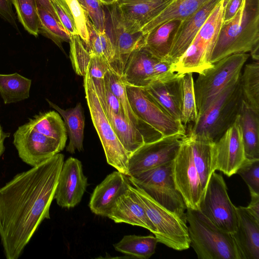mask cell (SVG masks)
Segmentation results:
<instances>
[{
	"label": "cell",
	"instance_id": "obj_34",
	"mask_svg": "<svg viewBox=\"0 0 259 259\" xmlns=\"http://www.w3.org/2000/svg\"><path fill=\"white\" fill-rule=\"evenodd\" d=\"M38 17V33L51 39L63 50L62 43L69 42L71 35L61 22L48 11L36 4Z\"/></svg>",
	"mask_w": 259,
	"mask_h": 259
},
{
	"label": "cell",
	"instance_id": "obj_26",
	"mask_svg": "<svg viewBox=\"0 0 259 259\" xmlns=\"http://www.w3.org/2000/svg\"><path fill=\"white\" fill-rule=\"evenodd\" d=\"M46 100L64 119L69 139L66 151L71 154H74L76 150L82 151L83 150L84 115L81 103H77L74 107L64 110L48 99Z\"/></svg>",
	"mask_w": 259,
	"mask_h": 259
},
{
	"label": "cell",
	"instance_id": "obj_4",
	"mask_svg": "<svg viewBox=\"0 0 259 259\" xmlns=\"http://www.w3.org/2000/svg\"><path fill=\"white\" fill-rule=\"evenodd\" d=\"M243 100L240 76L218 94L195 123L189 124L186 133L216 142L235 121Z\"/></svg>",
	"mask_w": 259,
	"mask_h": 259
},
{
	"label": "cell",
	"instance_id": "obj_37",
	"mask_svg": "<svg viewBox=\"0 0 259 259\" xmlns=\"http://www.w3.org/2000/svg\"><path fill=\"white\" fill-rule=\"evenodd\" d=\"M192 73L184 74L183 78V103L180 121L185 127L195 123L198 117Z\"/></svg>",
	"mask_w": 259,
	"mask_h": 259
},
{
	"label": "cell",
	"instance_id": "obj_8",
	"mask_svg": "<svg viewBox=\"0 0 259 259\" xmlns=\"http://www.w3.org/2000/svg\"><path fill=\"white\" fill-rule=\"evenodd\" d=\"M83 77L87 103L106 161L117 170L127 176L128 162L131 154L125 149L110 123L95 92L92 78L88 69Z\"/></svg>",
	"mask_w": 259,
	"mask_h": 259
},
{
	"label": "cell",
	"instance_id": "obj_30",
	"mask_svg": "<svg viewBox=\"0 0 259 259\" xmlns=\"http://www.w3.org/2000/svg\"><path fill=\"white\" fill-rule=\"evenodd\" d=\"M99 101L115 134L131 155L145 144L142 135L126 119L124 115L116 114L106 103Z\"/></svg>",
	"mask_w": 259,
	"mask_h": 259
},
{
	"label": "cell",
	"instance_id": "obj_43",
	"mask_svg": "<svg viewBox=\"0 0 259 259\" xmlns=\"http://www.w3.org/2000/svg\"><path fill=\"white\" fill-rule=\"evenodd\" d=\"M74 18L78 34L85 46L89 43L88 16L77 0H65Z\"/></svg>",
	"mask_w": 259,
	"mask_h": 259
},
{
	"label": "cell",
	"instance_id": "obj_18",
	"mask_svg": "<svg viewBox=\"0 0 259 259\" xmlns=\"http://www.w3.org/2000/svg\"><path fill=\"white\" fill-rule=\"evenodd\" d=\"M221 1L210 0L194 14L180 22L174 33L166 61L174 63L184 54Z\"/></svg>",
	"mask_w": 259,
	"mask_h": 259
},
{
	"label": "cell",
	"instance_id": "obj_3",
	"mask_svg": "<svg viewBox=\"0 0 259 259\" xmlns=\"http://www.w3.org/2000/svg\"><path fill=\"white\" fill-rule=\"evenodd\" d=\"M259 45L258 0H244L229 20L223 22L210 62L233 54L246 53Z\"/></svg>",
	"mask_w": 259,
	"mask_h": 259
},
{
	"label": "cell",
	"instance_id": "obj_17",
	"mask_svg": "<svg viewBox=\"0 0 259 259\" xmlns=\"http://www.w3.org/2000/svg\"><path fill=\"white\" fill-rule=\"evenodd\" d=\"M88 186L81 161L70 157L64 161L54 199L61 207H74L80 202Z\"/></svg>",
	"mask_w": 259,
	"mask_h": 259
},
{
	"label": "cell",
	"instance_id": "obj_29",
	"mask_svg": "<svg viewBox=\"0 0 259 259\" xmlns=\"http://www.w3.org/2000/svg\"><path fill=\"white\" fill-rule=\"evenodd\" d=\"M180 22L170 21L156 27L145 35L142 47L156 59L166 61L174 33Z\"/></svg>",
	"mask_w": 259,
	"mask_h": 259
},
{
	"label": "cell",
	"instance_id": "obj_24",
	"mask_svg": "<svg viewBox=\"0 0 259 259\" xmlns=\"http://www.w3.org/2000/svg\"><path fill=\"white\" fill-rule=\"evenodd\" d=\"M158 60L144 48L138 49L130 56L121 78L125 84L145 88L153 81L154 65Z\"/></svg>",
	"mask_w": 259,
	"mask_h": 259
},
{
	"label": "cell",
	"instance_id": "obj_19",
	"mask_svg": "<svg viewBox=\"0 0 259 259\" xmlns=\"http://www.w3.org/2000/svg\"><path fill=\"white\" fill-rule=\"evenodd\" d=\"M131 185L128 176L117 170L108 175L94 190L89 206L94 213L107 217L117 199Z\"/></svg>",
	"mask_w": 259,
	"mask_h": 259
},
{
	"label": "cell",
	"instance_id": "obj_40",
	"mask_svg": "<svg viewBox=\"0 0 259 259\" xmlns=\"http://www.w3.org/2000/svg\"><path fill=\"white\" fill-rule=\"evenodd\" d=\"M236 174L245 182L250 193L259 194V159L246 158Z\"/></svg>",
	"mask_w": 259,
	"mask_h": 259
},
{
	"label": "cell",
	"instance_id": "obj_35",
	"mask_svg": "<svg viewBox=\"0 0 259 259\" xmlns=\"http://www.w3.org/2000/svg\"><path fill=\"white\" fill-rule=\"evenodd\" d=\"M89 43L86 48L90 54L102 57L109 64L110 70L114 62L115 52L112 42L105 30H98L90 21H87Z\"/></svg>",
	"mask_w": 259,
	"mask_h": 259
},
{
	"label": "cell",
	"instance_id": "obj_50",
	"mask_svg": "<svg viewBox=\"0 0 259 259\" xmlns=\"http://www.w3.org/2000/svg\"><path fill=\"white\" fill-rule=\"evenodd\" d=\"M36 4L40 6L50 13H51L58 21L60 22L57 16L51 0H36Z\"/></svg>",
	"mask_w": 259,
	"mask_h": 259
},
{
	"label": "cell",
	"instance_id": "obj_33",
	"mask_svg": "<svg viewBox=\"0 0 259 259\" xmlns=\"http://www.w3.org/2000/svg\"><path fill=\"white\" fill-rule=\"evenodd\" d=\"M32 80L18 73L0 74V95L5 104L17 103L29 97Z\"/></svg>",
	"mask_w": 259,
	"mask_h": 259
},
{
	"label": "cell",
	"instance_id": "obj_25",
	"mask_svg": "<svg viewBox=\"0 0 259 259\" xmlns=\"http://www.w3.org/2000/svg\"><path fill=\"white\" fill-rule=\"evenodd\" d=\"M172 0H132L118 1L124 18L140 29L162 11Z\"/></svg>",
	"mask_w": 259,
	"mask_h": 259
},
{
	"label": "cell",
	"instance_id": "obj_23",
	"mask_svg": "<svg viewBox=\"0 0 259 259\" xmlns=\"http://www.w3.org/2000/svg\"><path fill=\"white\" fill-rule=\"evenodd\" d=\"M104 79L119 101L126 119L142 135L145 144L154 142L163 137L160 133L135 113L128 99L125 84L120 76L110 70Z\"/></svg>",
	"mask_w": 259,
	"mask_h": 259
},
{
	"label": "cell",
	"instance_id": "obj_44",
	"mask_svg": "<svg viewBox=\"0 0 259 259\" xmlns=\"http://www.w3.org/2000/svg\"><path fill=\"white\" fill-rule=\"evenodd\" d=\"M60 22L70 35L78 34L72 13L65 0H51Z\"/></svg>",
	"mask_w": 259,
	"mask_h": 259
},
{
	"label": "cell",
	"instance_id": "obj_51",
	"mask_svg": "<svg viewBox=\"0 0 259 259\" xmlns=\"http://www.w3.org/2000/svg\"><path fill=\"white\" fill-rule=\"evenodd\" d=\"M10 133L5 132L0 124V157L3 154L5 150L4 142L6 138L9 137Z\"/></svg>",
	"mask_w": 259,
	"mask_h": 259
},
{
	"label": "cell",
	"instance_id": "obj_38",
	"mask_svg": "<svg viewBox=\"0 0 259 259\" xmlns=\"http://www.w3.org/2000/svg\"><path fill=\"white\" fill-rule=\"evenodd\" d=\"M19 21L30 34L38 35V17L36 0H11Z\"/></svg>",
	"mask_w": 259,
	"mask_h": 259
},
{
	"label": "cell",
	"instance_id": "obj_48",
	"mask_svg": "<svg viewBox=\"0 0 259 259\" xmlns=\"http://www.w3.org/2000/svg\"><path fill=\"white\" fill-rule=\"evenodd\" d=\"M244 0H225L224 22L231 19L237 13Z\"/></svg>",
	"mask_w": 259,
	"mask_h": 259
},
{
	"label": "cell",
	"instance_id": "obj_11",
	"mask_svg": "<svg viewBox=\"0 0 259 259\" xmlns=\"http://www.w3.org/2000/svg\"><path fill=\"white\" fill-rule=\"evenodd\" d=\"M219 229L231 234L236 230V207L231 202L225 181L213 171L209 179L198 209Z\"/></svg>",
	"mask_w": 259,
	"mask_h": 259
},
{
	"label": "cell",
	"instance_id": "obj_46",
	"mask_svg": "<svg viewBox=\"0 0 259 259\" xmlns=\"http://www.w3.org/2000/svg\"><path fill=\"white\" fill-rule=\"evenodd\" d=\"M170 67L168 62L159 60L154 65L153 81L167 79L175 75L176 72L171 71Z\"/></svg>",
	"mask_w": 259,
	"mask_h": 259
},
{
	"label": "cell",
	"instance_id": "obj_20",
	"mask_svg": "<svg viewBox=\"0 0 259 259\" xmlns=\"http://www.w3.org/2000/svg\"><path fill=\"white\" fill-rule=\"evenodd\" d=\"M131 186L117 199L107 217L116 223H126L146 228L154 234L155 228Z\"/></svg>",
	"mask_w": 259,
	"mask_h": 259
},
{
	"label": "cell",
	"instance_id": "obj_16",
	"mask_svg": "<svg viewBox=\"0 0 259 259\" xmlns=\"http://www.w3.org/2000/svg\"><path fill=\"white\" fill-rule=\"evenodd\" d=\"M212 153L215 170L228 177L236 174L246 159L238 116L232 125L213 143Z\"/></svg>",
	"mask_w": 259,
	"mask_h": 259
},
{
	"label": "cell",
	"instance_id": "obj_9",
	"mask_svg": "<svg viewBox=\"0 0 259 259\" xmlns=\"http://www.w3.org/2000/svg\"><path fill=\"white\" fill-rule=\"evenodd\" d=\"M172 162L128 176V178L133 186L142 189L161 205L186 219L187 206L176 187Z\"/></svg>",
	"mask_w": 259,
	"mask_h": 259
},
{
	"label": "cell",
	"instance_id": "obj_27",
	"mask_svg": "<svg viewBox=\"0 0 259 259\" xmlns=\"http://www.w3.org/2000/svg\"><path fill=\"white\" fill-rule=\"evenodd\" d=\"M210 0H172L157 15L141 29L145 35L156 27L165 22L183 21L196 12Z\"/></svg>",
	"mask_w": 259,
	"mask_h": 259
},
{
	"label": "cell",
	"instance_id": "obj_39",
	"mask_svg": "<svg viewBox=\"0 0 259 259\" xmlns=\"http://www.w3.org/2000/svg\"><path fill=\"white\" fill-rule=\"evenodd\" d=\"M69 43L72 67L77 75L84 76L90 61V54L79 35H71Z\"/></svg>",
	"mask_w": 259,
	"mask_h": 259
},
{
	"label": "cell",
	"instance_id": "obj_41",
	"mask_svg": "<svg viewBox=\"0 0 259 259\" xmlns=\"http://www.w3.org/2000/svg\"><path fill=\"white\" fill-rule=\"evenodd\" d=\"M90 21L99 30H105L106 13L104 5L99 0H77Z\"/></svg>",
	"mask_w": 259,
	"mask_h": 259
},
{
	"label": "cell",
	"instance_id": "obj_54",
	"mask_svg": "<svg viewBox=\"0 0 259 259\" xmlns=\"http://www.w3.org/2000/svg\"><path fill=\"white\" fill-rule=\"evenodd\" d=\"M132 1V0H118V1L122 2V1ZM117 1V2H118Z\"/></svg>",
	"mask_w": 259,
	"mask_h": 259
},
{
	"label": "cell",
	"instance_id": "obj_6",
	"mask_svg": "<svg viewBox=\"0 0 259 259\" xmlns=\"http://www.w3.org/2000/svg\"><path fill=\"white\" fill-rule=\"evenodd\" d=\"M249 56L247 53L231 55L199 73L194 82L198 115L209 107L224 89L240 77Z\"/></svg>",
	"mask_w": 259,
	"mask_h": 259
},
{
	"label": "cell",
	"instance_id": "obj_12",
	"mask_svg": "<svg viewBox=\"0 0 259 259\" xmlns=\"http://www.w3.org/2000/svg\"><path fill=\"white\" fill-rule=\"evenodd\" d=\"M127 96L135 113L163 137L186 134L185 127L174 119L144 88L125 84Z\"/></svg>",
	"mask_w": 259,
	"mask_h": 259
},
{
	"label": "cell",
	"instance_id": "obj_13",
	"mask_svg": "<svg viewBox=\"0 0 259 259\" xmlns=\"http://www.w3.org/2000/svg\"><path fill=\"white\" fill-rule=\"evenodd\" d=\"M225 0H221L197 33L185 51L186 58L197 70L211 66V55L224 22Z\"/></svg>",
	"mask_w": 259,
	"mask_h": 259
},
{
	"label": "cell",
	"instance_id": "obj_15",
	"mask_svg": "<svg viewBox=\"0 0 259 259\" xmlns=\"http://www.w3.org/2000/svg\"><path fill=\"white\" fill-rule=\"evenodd\" d=\"M13 137L19 157L32 167L63 150L58 141L34 130L27 122L18 127Z\"/></svg>",
	"mask_w": 259,
	"mask_h": 259
},
{
	"label": "cell",
	"instance_id": "obj_42",
	"mask_svg": "<svg viewBox=\"0 0 259 259\" xmlns=\"http://www.w3.org/2000/svg\"><path fill=\"white\" fill-rule=\"evenodd\" d=\"M92 80L99 100L106 103L111 110L116 114L124 115L119 101L112 92L104 78H92Z\"/></svg>",
	"mask_w": 259,
	"mask_h": 259
},
{
	"label": "cell",
	"instance_id": "obj_2",
	"mask_svg": "<svg viewBox=\"0 0 259 259\" xmlns=\"http://www.w3.org/2000/svg\"><path fill=\"white\" fill-rule=\"evenodd\" d=\"M213 143L191 133H186L182 138L172 162V175L187 208L198 209L210 176L215 171Z\"/></svg>",
	"mask_w": 259,
	"mask_h": 259
},
{
	"label": "cell",
	"instance_id": "obj_32",
	"mask_svg": "<svg viewBox=\"0 0 259 259\" xmlns=\"http://www.w3.org/2000/svg\"><path fill=\"white\" fill-rule=\"evenodd\" d=\"M158 240L153 235H128L114 244V249L120 252L141 259H148L154 253Z\"/></svg>",
	"mask_w": 259,
	"mask_h": 259
},
{
	"label": "cell",
	"instance_id": "obj_7",
	"mask_svg": "<svg viewBox=\"0 0 259 259\" xmlns=\"http://www.w3.org/2000/svg\"><path fill=\"white\" fill-rule=\"evenodd\" d=\"M131 188L154 225L158 242L176 250L188 249L190 240L186 219L161 205L138 187L131 186Z\"/></svg>",
	"mask_w": 259,
	"mask_h": 259
},
{
	"label": "cell",
	"instance_id": "obj_28",
	"mask_svg": "<svg viewBox=\"0 0 259 259\" xmlns=\"http://www.w3.org/2000/svg\"><path fill=\"white\" fill-rule=\"evenodd\" d=\"M238 117L246 158L259 159V113L243 100Z\"/></svg>",
	"mask_w": 259,
	"mask_h": 259
},
{
	"label": "cell",
	"instance_id": "obj_45",
	"mask_svg": "<svg viewBox=\"0 0 259 259\" xmlns=\"http://www.w3.org/2000/svg\"><path fill=\"white\" fill-rule=\"evenodd\" d=\"M91 59L88 70L93 78L103 79L106 74L110 70L108 63L102 57L90 54Z\"/></svg>",
	"mask_w": 259,
	"mask_h": 259
},
{
	"label": "cell",
	"instance_id": "obj_10",
	"mask_svg": "<svg viewBox=\"0 0 259 259\" xmlns=\"http://www.w3.org/2000/svg\"><path fill=\"white\" fill-rule=\"evenodd\" d=\"M110 6L106 14L105 31L115 52L111 71L121 77L131 54L143 46L145 35L124 18L117 2Z\"/></svg>",
	"mask_w": 259,
	"mask_h": 259
},
{
	"label": "cell",
	"instance_id": "obj_49",
	"mask_svg": "<svg viewBox=\"0 0 259 259\" xmlns=\"http://www.w3.org/2000/svg\"><path fill=\"white\" fill-rule=\"evenodd\" d=\"M251 200L246 207L247 210L259 221V194L250 192Z\"/></svg>",
	"mask_w": 259,
	"mask_h": 259
},
{
	"label": "cell",
	"instance_id": "obj_53",
	"mask_svg": "<svg viewBox=\"0 0 259 259\" xmlns=\"http://www.w3.org/2000/svg\"><path fill=\"white\" fill-rule=\"evenodd\" d=\"M104 6L112 5L116 2L118 0H99Z\"/></svg>",
	"mask_w": 259,
	"mask_h": 259
},
{
	"label": "cell",
	"instance_id": "obj_5",
	"mask_svg": "<svg viewBox=\"0 0 259 259\" xmlns=\"http://www.w3.org/2000/svg\"><path fill=\"white\" fill-rule=\"evenodd\" d=\"M190 246L199 259H241L231 234L219 229L198 210L187 208Z\"/></svg>",
	"mask_w": 259,
	"mask_h": 259
},
{
	"label": "cell",
	"instance_id": "obj_36",
	"mask_svg": "<svg viewBox=\"0 0 259 259\" xmlns=\"http://www.w3.org/2000/svg\"><path fill=\"white\" fill-rule=\"evenodd\" d=\"M243 100L259 113V63L246 64L240 76Z\"/></svg>",
	"mask_w": 259,
	"mask_h": 259
},
{
	"label": "cell",
	"instance_id": "obj_1",
	"mask_svg": "<svg viewBox=\"0 0 259 259\" xmlns=\"http://www.w3.org/2000/svg\"><path fill=\"white\" fill-rule=\"evenodd\" d=\"M64 161L58 153L0 188V239L7 259L18 258L50 208Z\"/></svg>",
	"mask_w": 259,
	"mask_h": 259
},
{
	"label": "cell",
	"instance_id": "obj_14",
	"mask_svg": "<svg viewBox=\"0 0 259 259\" xmlns=\"http://www.w3.org/2000/svg\"><path fill=\"white\" fill-rule=\"evenodd\" d=\"M183 136L177 134L164 136L143 145L129 157L127 176H135L172 162L178 152Z\"/></svg>",
	"mask_w": 259,
	"mask_h": 259
},
{
	"label": "cell",
	"instance_id": "obj_21",
	"mask_svg": "<svg viewBox=\"0 0 259 259\" xmlns=\"http://www.w3.org/2000/svg\"><path fill=\"white\" fill-rule=\"evenodd\" d=\"M184 75L176 72L169 78L153 81L144 88L174 119L179 121L183 103Z\"/></svg>",
	"mask_w": 259,
	"mask_h": 259
},
{
	"label": "cell",
	"instance_id": "obj_22",
	"mask_svg": "<svg viewBox=\"0 0 259 259\" xmlns=\"http://www.w3.org/2000/svg\"><path fill=\"white\" fill-rule=\"evenodd\" d=\"M237 224L232 234L241 259H259V221L246 207H236Z\"/></svg>",
	"mask_w": 259,
	"mask_h": 259
},
{
	"label": "cell",
	"instance_id": "obj_52",
	"mask_svg": "<svg viewBox=\"0 0 259 259\" xmlns=\"http://www.w3.org/2000/svg\"><path fill=\"white\" fill-rule=\"evenodd\" d=\"M253 60L255 62H258L259 60V45L255 46L250 52Z\"/></svg>",
	"mask_w": 259,
	"mask_h": 259
},
{
	"label": "cell",
	"instance_id": "obj_47",
	"mask_svg": "<svg viewBox=\"0 0 259 259\" xmlns=\"http://www.w3.org/2000/svg\"><path fill=\"white\" fill-rule=\"evenodd\" d=\"M0 17L17 29L16 17L11 0H0Z\"/></svg>",
	"mask_w": 259,
	"mask_h": 259
},
{
	"label": "cell",
	"instance_id": "obj_31",
	"mask_svg": "<svg viewBox=\"0 0 259 259\" xmlns=\"http://www.w3.org/2000/svg\"><path fill=\"white\" fill-rule=\"evenodd\" d=\"M27 123L37 132L56 140L64 149L67 139V133L65 123L58 112H40L30 118Z\"/></svg>",
	"mask_w": 259,
	"mask_h": 259
}]
</instances>
